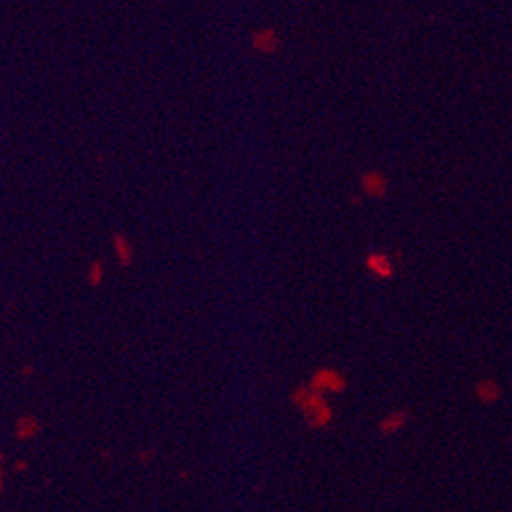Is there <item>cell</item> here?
I'll use <instances>...</instances> for the list:
<instances>
[{"mask_svg": "<svg viewBox=\"0 0 512 512\" xmlns=\"http://www.w3.org/2000/svg\"><path fill=\"white\" fill-rule=\"evenodd\" d=\"M98 282H100V266L94 264V268H92V284H98Z\"/></svg>", "mask_w": 512, "mask_h": 512, "instance_id": "cell-7", "label": "cell"}, {"mask_svg": "<svg viewBox=\"0 0 512 512\" xmlns=\"http://www.w3.org/2000/svg\"><path fill=\"white\" fill-rule=\"evenodd\" d=\"M115 247H117V253H119V260L123 264H129L131 262V247L127 243L125 237H115Z\"/></svg>", "mask_w": 512, "mask_h": 512, "instance_id": "cell-6", "label": "cell"}, {"mask_svg": "<svg viewBox=\"0 0 512 512\" xmlns=\"http://www.w3.org/2000/svg\"><path fill=\"white\" fill-rule=\"evenodd\" d=\"M311 388L323 392V390H331V392H343L345 390V378L335 372V370H321L317 372V376L313 378Z\"/></svg>", "mask_w": 512, "mask_h": 512, "instance_id": "cell-1", "label": "cell"}, {"mask_svg": "<svg viewBox=\"0 0 512 512\" xmlns=\"http://www.w3.org/2000/svg\"><path fill=\"white\" fill-rule=\"evenodd\" d=\"M476 396L484 402V404H494L496 400H500L502 390L494 380H482L476 384Z\"/></svg>", "mask_w": 512, "mask_h": 512, "instance_id": "cell-5", "label": "cell"}, {"mask_svg": "<svg viewBox=\"0 0 512 512\" xmlns=\"http://www.w3.org/2000/svg\"><path fill=\"white\" fill-rule=\"evenodd\" d=\"M366 266L374 276H378L382 280H390L394 276V266H392L388 255H384V253H370L366 258Z\"/></svg>", "mask_w": 512, "mask_h": 512, "instance_id": "cell-3", "label": "cell"}, {"mask_svg": "<svg viewBox=\"0 0 512 512\" xmlns=\"http://www.w3.org/2000/svg\"><path fill=\"white\" fill-rule=\"evenodd\" d=\"M362 188L370 198H382L388 192V178L382 172H366L362 176Z\"/></svg>", "mask_w": 512, "mask_h": 512, "instance_id": "cell-2", "label": "cell"}, {"mask_svg": "<svg viewBox=\"0 0 512 512\" xmlns=\"http://www.w3.org/2000/svg\"><path fill=\"white\" fill-rule=\"evenodd\" d=\"M406 423H408V413L406 411H394V413H390L388 417H384L380 421L378 429H380L382 435H394L400 429H404Z\"/></svg>", "mask_w": 512, "mask_h": 512, "instance_id": "cell-4", "label": "cell"}]
</instances>
